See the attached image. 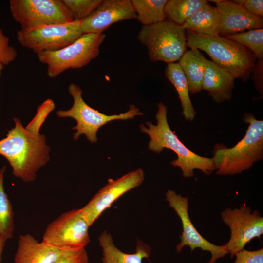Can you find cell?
<instances>
[{
	"label": "cell",
	"instance_id": "cell-29",
	"mask_svg": "<svg viewBox=\"0 0 263 263\" xmlns=\"http://www.w3.org/2000/svg\"><path fill=\"white\" fill-rule=\"evenodd\" d=\"M53 263H90L85 248L71 249L59 257Z\"/></svg>",
	"mask_w": 263,
	"mask_h": 263
},
{
	"label": "cell",
	"instance_id": "cell-1",
	"mask_svg": "<svg viewBox=\"0 0 263 263\" xmlns=\"http://www.w3.org/2000/svg\"><path fill=\"white\" fill-rule=\"evenodd\" d=\"M13 120L14 127L0 140V155L8 160L13 175L25 182H33L37 172L50 160V147L44 135L28 131L18 118Z\"/></svg>",
	"mask_w": 263,
	"mask_h": 263
},
{
	"label": "cell",
	"instance_id": "cell-31",
	"mask_svg": "<svg viewBox=\"0 0 263 263\" xmlns=\"http://www.w3.org/2000/svg\"><path fill=\"white\" fill-rule=\"evenodd\" d=\"M251 75L254 85L262 97L263 95V58L256 60Z\"/></svg>",
	"mask_w": 263,
	"mask_h": 263
},
{
	"label": "cell",
	"instance_id": "cell-10",
	"mask_svg": "<svg viewBox=\"0 0 263 263\" xmlns=\"http://www.w3.org/2000/svg\"><path fill=\"white\" fill-rule=\"evenodd\" d=\"M90 226L81 209L61 214L46 227L42 242L64 249L85 248L90 241Z\"/></svg>",
	"mask_w": 263,
	"mask_h": 263
},
{
	"label": "cell",
	"instance_id": "cell-17",
	"mask_svg": "<svg viewBox=\"0 0 263 263\" xmlns=\"http://www.w3.org/2000/svg\"><path fill=\"white\" fill-rule=\"evenodd\" d=\"M235 76L210 60L207 59L202 83V90L208 92L213 101L220 103L232 97Z\"/></svg>",
	"mask_w": 263,
	"mask_h": 263
},
{
	"label": "cell",
	"instance_id": "cell-6",
	"mask_svg": "<svg viewBox=\"0 0 263 263\" xmlns=\"http://www.w3.org/2000/svg\"><path fill=\"white\" fill-rule=\"evenodd\" d=\"M68 90L73 98V104L67 110H58L56 114L59 117H71L76 120V125L72 128L76 130L73 134L75 140L84 134L91 143H94L97 141V131L102 126L114 120L133 119L135 116L144 114L135 105L131 104L129 110L124 113L106 115L91 107L84 101L82 96V90L77 85L71 83Z\"/></svg>",
	"mask_w": 263,
	"mask_h": 263
},
{
	"label": "cell",
	"instance_id": "cell-16",
	"mask_svg": "<svg viewBox=\"0 0 263 263\" xmlns=\"http://www.w3.org/2000/svg\"><path fill=\"white\" fill-rule=\"evenodd\" d=\"M71 249H64L39 242L29 234L20 235L14 257L15 263H53Z\"/></svg>",
	"mask_w": 263,
	"mask_h": 263
},
{
	"label": "cell",
	"instance_id": "cell-2",
	"mask_svg": "<svg viewBox=\"0 0 263 263\" xmlns=\"http://www.w3.org/2000/svg\"><path fill=\"white\" fill-rule=\"evenodd\" d=\"M157 107L155 114L156 124L147 121L146 122L147 127L143 124L140 125L141 132L150 137L148 149L157 153L162 151L164 148L173 151L177 154V158L172 161L171 164L173 167L180 168L185 178L193 177L195 169L200 170L206 175H210L215 170L212 158L199 155L188 149L170 128L166 106L160 102Z\"/></svg>",
	"mask_w": 263,
	"mask_h": 263
},
{
	"label": "cell",
	"instance_id": "cell-30",
	"mask_svg": "<svg viewBox=\"0 0 263 263\" xmlns=\"http://www.w3.org/2000/svg\"><path fill=\"white\" fill-rule=\"evenodd\" d=\"M233 263H263V248L249 251L244 249L237 252Z\"/></svg>",
	"mask_w": 263,
	"mask_h": 263
},
{
	"label": "cell",
	"instance_id": "cell-25",
	"mask_svg": "<svg viewBox=\"0 0 263 263\" xmlns=\"http://www.w3.org/2000/svg\"><path fill=\"white\" fill-rule=\"evenodd\" d=\"M250 50L256 59L263 58V29L248 30L226 37Z\"/></svg>",
	"mask_w": 263,
	"mask_h": 263
},
{
	"label": "cell",
	"instance_id": "cell-11",
	"mask_svg": "<svg viewBox=\"0 0 263 263\" xmlns=\"http://www.w3.org/2000/svg\"><path fill=\"white\" fill-rule=\"evenodd\" d=\"M221 217L230 231L229 240L225 244L231 258L252 239L263 234V217L258 210L252 211L249 206L227 207L221 212Z\"/></svg>",
	"mask_w": 263,
	"mask_h": 263
},
{
	"label": "cell",
	"instance_id": "cell-14",
	"mask_svg": "<svg viewBox=\"0 0 263 263\" xmlns=\"http://www.w3.org/2000/svg\"><path fill=\"white\" fill-rule=\"evenodd\" d=\"M136 19L130 0H102L99 6L81 21L83 34H102L114 23Z\"/></svg>",
	"mask_w": 263,
	"mask_h": 263
},
{
	"label": "cell",
	"instance_id": "cell-3",
	"mask_svg": "<svg viewBox=\"0 0 263 263\" xmlns=\"http://www.w3.org/2000/svg\"><path fill=\"white\" fill-rule=\"evenodd\" d=\"M243 120L249 125L239 142L231 148L222 144L214 146L211 158L217 175L240 174L263 159V121L256 119L251 113H245Z\"/></svg>",
	"mask_w": 263,
	"mask_h": 263
},
{
	"label": "cell",
	"instance_id": "cell-15",
	"mask_svg": "<svg viewBox=\"0 0 263 263\" xmlns=\"http://www.w3.org/2000/svg\"><path fill=\"white\" fill-rule=\"evenodd\" d=\"M215 6L220 16V36L263 28V18L251 13L243 5L232 0H221Z\"/></svg>",
	"mask_w": 263,
	"mask_h": 263
},
{
	"label": "cell",
	"instance_id": "cell-28",
	"mask_svg": "<svg viewBox=\"0 0 263 263\" xmlns=\"http://www.w3.org/2000/svg\"><path fill=\"white\" fill-rule=\"evenodd\" d=\"M9 39L0 28V63L7 65L13 62L17 56L15 48L9 44Z\"/></svg>",
	"mask_w": 263,
	"mask_h": 263
},
{
	"label": "cell",
	"instance_id": "cell-5",
	"mask_svg": "<svg viewBox=\"0 0 263 263\" xmlns=\"http://www.w3.org/2000/svg\"><path fill=\"white\" fill-rule=\"evenodd\" d=\"M186 30L182 25L165 20L142 26L137 38L146 47L151 61L176 63L187 51Z\"/></svg>",
	"mask_w": 263,
	"mask_h": 263
},
{
	"label": "cell",
	"instance_id": "cell-8",
	"mask_svg": "<svg viewBox=\"0 0 263 263\" xmlns=\"http://www.w3.org/2000/svg\"><path fill=\"white\" fill-rule=\"evenodd\" d=\"M83 34L81 21L74 20L21 29L17 33V39L21 46L38 55L60 50L73 43Z\"/></svg>",
	"mask_w": 263,
	"mask_h": 263
},
{
	"label": "cell",
	"instance_id": "cell-32",
	"mask_svg": "<svg viewBox=\"0 0 263 263\" xmlns=\"http://www.w3.org/2000/svg\"><path fill=\"white\" fill-rule=\"evenodd\" d=\"M243 5L251 13L263 17V0H244Z\"/></svg>",
	"mask_w": 263,
	"mask_h": 263
},
{
	"label": "cell",
	"instance_id": "cell-18",
	"mask_svg": "<svg viewBox=\"0 0 263 263\" xmlns=\"http://www.w3.org/2000/svg\"><path fill=\"white\" fill-rule=\"evenodd\" d=\"M98 241L102 248V263H142V260L148 258L151 253V247L140 240L137 241L134 253L129 254L121 251L107 231L101 234Z\"/></svg>",
	"mask_w": 263,
	"mask_h": 263
},
{
	"label": "cell",
	"instance_id": "cell-34",
	"mask_svg": "<svg viewBox=\"0 0 263 263\" xmlns=\"http://www.w3.org/2000/svg\"><path fill=\"white\" fill-rule=\"evenodd\" d=\"M4 65H2L1 63H0V77L1 74L2 70L3 69Z\"/></svg>",
	"mask_w": 263,
	"mask_h": 263
},
{
	"label": "cell",
	"instance_id": "cell-22",
	"mask_svg": "<svg viewBox=\"0 0 263 263\" xmlns=\"http://www.w3.org/2000/svg\"><path fill=\"white\" fill-rule=\"evenodd\" d=\"M167 0H132L136 19L142 26H148L166 19L165 7Z\"/></svg>",
	"mask_w": 263,
	"mask_h": 263
},
{
	"label": "cell",
	"instance_id": "cell-33",
	"mask_svg": "<svg viewBox=\"0 0 263 263\" xmlns=\"http://www.w3.org/2000/svg\"><path fill=\"white\" fill-rule=\"evenodd\" d=\"M7 240L0 233V263H2V253Z\"/></svg>",
	"mask_w": 263,
	"mask_h": 263
},
{
	"label": "cell",
	"instance_id": "cell-23",
	"mask_svg": "<svg viewBox=\"0 0 263 263\" xmlns=\"http://www.w3.org/2000/svg\"><path fill=\"white\" fill-rule=\"evenodd\" d=\"M206 0H169L165 7L166 19L180 25L207 3Z\"/></svg>",
	"mask_w": 263,
	"mask_h": 263
},
{
	"label": "cell",
	"instance_id": "cell-27",
	"mask_svg": "<svg viewBox=\"0 0 263 263\" xmlns=\"http://www.w3.org/2000/svg\"><path fill=\"white\" fill-rule=\"evenodd\" d=\"M55 107V103L52 99L48 98L45 100L38 107L36 115L26 126L25 129L34 134H39V131L42 124Z\"/></svg>",
	"mask_w": 263,
	"mask_h": 263
},
{
	"label": "cell",
	"instance_id": "cell-12",
	"mask_svg": "<svg viewBox=\"0 0 263 263\" xmlns=\"http://www.w3.org/2000/svg\"><path fill=\"white\" fill-rule=\"evenodd\" d=\"M165 196L169 207L176 212L182 223L180 242L176 246L177 253H180L186 246H189L191 252L199 248L210 253L211 258L207 263H215L217 260L228 254L226 244L218 245L211 243L195 227L188 214V197L182 196L173 190H168Z\"/></svg>",
	"mask_w": 263,
	"mask_h": 263
},
{
	"label": "cell",
	"instance_id": "cell-9",
	"mask_svg": "<svg viewBox=\"0 0 263 263\" xmlns=\"http://www.w3.org/2000/svg\"><path fill=\"white\" fill-rule=\"evenodd\" d=\"M10 11L21 29L74 21L62 0H10Z\"/></svg>",
	"mask_w": 263,
	"mask_h": 263
},
{
	"label": "cell",
	"instance_id": "cell-4",
	"mask_svg": "<svg viewBox=\"0 0 263 263\" xmlns=\"http://www.w3.org/2000/svg\"><path fill=\"white\" fill-rule=\"evenodd\" d=\"M186 45L206 52L211 61L244 82L249 78L256 62L254 54L246 47L219 35L205 36L186 31Z\"/></svg>",
	"mask_w": 263,
	"mask_h": 263
},
{
	"label": "cell",
	"instance_id": "cell-19",
	"mask_svg": "<svg viewBox=\"0 0 263 263\" xmlns=\"http://www.w3.org/2000/svg\"><path fill=\"white\" fill-rule=\"evenodd\" d=\"M207 60L199 50L193 48L186 51L178 61L185 75L191 94H196L202 90Z\"/></svg>",
	"mask_w": 263,
	"mask_h": 263
},
{
	"label": "cell",
	"instance_id": "cell-24",
	"mask_svg": "<svg viewBox=\"0 0 263 263\" xmlns=\"http://www.w3.org/2000/svg\"><path fill=\"white\" fill-rule=\"evenodd\" d=\"M6 167L0 170V233L7 240L13 237L14 213L12 204L4 189V174Z\"/></svg>",
	"mask_w": 263,
	"mask_h": 263
},
{
	"label": "cell",
	"instance_id": "cell-7",
	"mask_svg": "<svg viewBox=\"0 0 263 263\" xmlns=\"http://www.w3.org/2000/svg\"><path fill=\"white\" fill-rule=\"evenodd\" d=\"M105 37L103 33L83 34L67 46L37 56L39 61L47 66L48 76L55 78L67 69L81 68L95 58Z\"/></svg>",
	"mask_w": 263,
	"mask_h": 263
},
{
	"label": "cell",
	"instance_id": "cell-13",
	"mask_svg": "<svg viewBox=\"0 0 263 263\" xmlns=\"http://www.w3.org/2000/svg\"><path fill=\"white\" fill-rule=\"evenodd\" d=\"M144 170L138 168L108 183L96 193L81 210L90 226L101 214L120 197L140 186L144 180Z\"/></svg>",
	"mask_w": 263,
	"mask_h": 263
},
{
	"label": "cell",
	"instance_id": "cell-20",
	"mask_svg": "<svg viewBox=\"0 0 263 263\" xmlns=\"http://www.w3.org/2000/svg\"><path fill=\"white\" fill-rule=\"evenodd\" d=\"M220 16L216 6L208 3L194 13L183 24L187 31L205 36L219 35Z\"/></svg>",
	"mask_w": 263,
	"mask_h": 263
},
{
	"label": "cell",
	"instance_id": "cell-21",
	"mask_svg": "<svg viewBox=\"0 0 263 263\" xmlns=\"http://www.w3.org/2000/svg\"><path fill=\"white\" fill-rule=\"evenodd\" d=\"M165 74L166 78L172 83L177 91L182 108V114L184 118L187 120L193 121L196 115V111L189 97L187 80L178 63L168 64L165 70Z\"/></svg>",
	"mask_w": 263,
	"mask_h": 263
},
{
	"label": "cell",
	"instance_id": "cell-26",
	"mask_svg": "<svg viewBox=\"0 0 263 263\" xmlns=\"http://www.w3.org/2000/svg\"><path fill=\"white\" fill-rule=\"evenodd\" d=\"M70 10L74 21H82L89 17L102 0H62Z\"/></svg>",
	"mask_w": 263,
	"mask_h": 263
}]
</instances>
